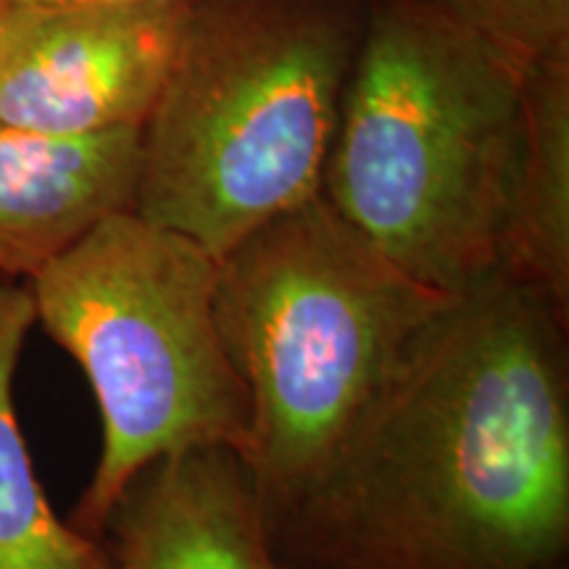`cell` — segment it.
Listing matches in <instances>:
<instances>
[{
  "label": "cell",
  "instance_id": "obj_1",
  "mask_svg": "<svg viewBox=\"0 0 569 569\" xmlns=\"http://www.w3.org/2000/svg\"><path fill=\"white\" fill-rule=\"evenodd\" d=\"M269 530L282 569H567L569 309L507 272L453 296Z\"/></svg>",
  "mask_w": 569,
  "mask_h": 569
},
{
  "label": "cell",
  "instance_id": "obj_12",
  "mask_svg": "<svg viewBox=\"0 0 569 569\" xmlns=\"http://www.w3.org/2000/svg\"><path fill=\"white\" fill-rule=\"evenodd\" d=\"M0 3H63V0H0Z\"/></svg>",
  "mask_w": 569,
  "mask_h": 569
},
{
  "label": "cell",
  "instance_id": "obj_9",
  "mask_svg": "<svg viewBox=\"0 0 569 569\" xmlns=\"http://www.w3.org/2000/svg\"><path fill=\"white\" fill-rule=\"evenodd\" d=\"M501 272L569 309V42L522 80V142Z\"/></svg>",
  "mask_w": 569,
  "mask_h": 569
},
{
  "label": "cell",
  "instance_id": "obj_4",
  "mask_svg": "<svg viewBox=\"0 0 569 569\" xmlns=\"http://www.w3.org/2000/svg\"><path fill=\"white\" fill-rule=\"evenodd\" d=\"M361 27L365 0H193L132 211L222 259L322 196Z\"/></svg>",
  "mask_w": 569,
  "mask_h": 569
},
{
  "label": "cell",
  "instance_id": "obj_7",
  "mask_svg": "<svg viewBox=\"0 0 569 569\" xmlns=\"http://www.w3.org/2000/svg\"><path fill=\"white\" fill-rule=\"evenodd\" d=\"M101 540L111 569H282L251 475L224 446L140 469Z\"/></svg>",
  "mask_w": 569,
  "mask_h": 569
},
{
  "label": "cell",
  "instance_id": "obj_5",
  "mask_svg": "<svg viewBox=\"0 0 569 569\" xmlns=\"http://www.w3.org/2000/svg\"><path fill=\"white\" fill-rule=\"evenodd\" d=\"M219 259L188 234L119 211L27 290L42 327L88 377L101 457L69 522L101 538L140 469L193 451L248 446V396L217 322Z\"/></svg>",
  "mask_w": 569,
  "mask_h": 569
},
{
  "label": "cell",
  "instance_id": "obj_10",
  "mask_svg": "<svg viewBox=\"0 0 569 569\" xmlns=\"http://www.w3.org/2000/svg\"><path fill=\"white\" fill-rule=\"evenodd\" d=\"M34 327L24 282H0V569H111L101 538L56 515L13 403V377Z\"/></svg>",
  "mask_w": 569,
  "mask_h": 569
},
{
  "label": "cell",
  "instance_id": "obj_11",
  "mask_svg": "<svg viewBox=\"0 0 569 569\" xmlns=\"http://www.w3.org/2000/svg\"><path fill=\"white\" fill-rule=\"evenodd\" d=\"M519 74L569 42V0H432Z\"/></svg>",
  "mask_w": 569,
  "mask_h": 569
},
{
  "label": "cell",
  "instance_id": "obj_6",
  "mask_svg": "<svg viewBox=\"0 0 569 569\" xmlns=\"http://www.w3.org/2000/svg\"><path fill=\"white\" fill-rule=\"evenodd\" d=\"M193 0L0 3V122L51 134L140 130Z\"/></svg>",
  "mask_w": 569,
  "mask_h": 569
},
{
  "label": "cell",
  "instance_id": "obj_8",
  "mask_svg": "<svg viewBox=\"0 0 569 569\" xmlns=\"http://www.w3.org/2000/svg\"><path fill=\"white\" fill-rule=\"evenodd\" d=\"M140 130L51 134L0 122V274L27 282L111 213L132 211Z\"/></svg>",
  "mask_w": 569,
  "mask_h": 569
},
{
  "label": "cell",
  "instance_id": "obj_2",
  "mask_svg": "<svg viewBox=\"0 0 569 569\" xmlns=\"http://www.w3.org/2000/svg\"><path fill=\"white\" fill-rule=\"evenodd\" d=\"M522 80L432 0H365L322 196L430 288L503 269Z\"/></svg>",
  "mask_w": 569,
  "mask_h": 569
},
{
  "label": "cell",
  "instance_id": "obj_3",
  "mask_svg": "<svg viewBox=\"0 0 569 569\" xmlns=\"http://www.w3.org/2000/svg\"><path fill=\"white\" fill-rule=\"evenodd\" d=\"M453 296L398 267L325 196L219 259L217 322L248 396L243 465L267 522L322 478Z\"/></svg>",
  "mask_w": 569,
  "mask_h": 569
}]
</instances>
